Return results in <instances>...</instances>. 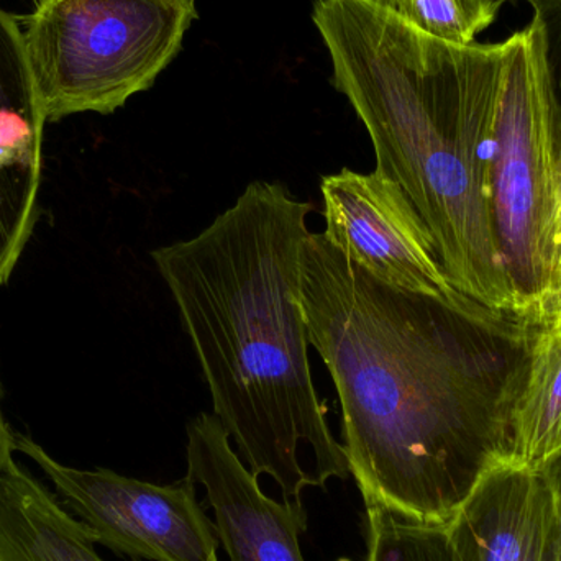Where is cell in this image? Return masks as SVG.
<instances>
[{
	"instance_id": "obj_19",
	"label": "cell",
	"mask_w": 561,
	"mask_h": 561,
	"mask_svg": "<svg viewBox=\"0 0 561 561\" xmlns=\"http://www.w3.org/2000/svg\"><path fill=\"white\" fill-rule=\"evenodd\" d=\"M526 2H527V0H526Z\"/></svg>"
},
{
	"instance_id": "obj_1",
	"label": "cell",
	"mask_w": 561,
	"mask_h": 561,
	"mask_svg": "<svg viewBox=\"0 0 561 561\" xmlns=\"http://www.w3.org/2000/svg\"><path fill=\"white\" fill-rule=\"evenodd\" d=\"M300 307L365 504L448 526L481 478L511 460L536 323L389 286L322 233L304 245Z\"/></svg>"
},
{
	"instance_id": "obj_14",
	"label": "cell",
	"mask_w": 561,
	"mask_h": 561,
	"mask_svg": "<svg viewBox=\"0 0 561 561\" xmlns=\"http://www.w3.org/2000/svg\"><path fill=\"white\" fill-rule=\"evenodd\" d=\"M415 28L454 45H473L516 0H375Z\"/></svg>"
},
{
	"instance_id": "obj_10",
	"label": "cell",
	"mask_w": 561,
	"mask_h": 561,
	"mask_svg": "<svg viewBox=\"0 0 561 561\" xmlns=\"http://www.w3.org/2000/svg\"><path fill=\"white\" fill-rule=\"evenodd\" d=\"M447 530L460 561H561L549 484L511 460L481 478Z\"/></svg>"
},
{
	"instance_id": "obj_11",
	"label": "cell",
	"mask_w": 561,
	"mask_h": 561,
	"mask_svg": "<svg viewBox=\"0 0 561 561\" xmlns=\"http://www.w3.org/2000/svg\"><path fill=\"white\" fill-rule=\"evenodd\" d=\"M91 530L15 460L0 474V561H105Z\"/></svg>"
},
{
	"instance_id": "obj_17",
	"label": "cell",
	"mask_w": 561,
	"mask_h": 561,
	"mask_svg": "<svg viewBox=\"0 0 561 561\" xmlns=\"http://www.w3.org/2000/svg\"><path fill=\"white\" fill-rule=\"evenodd\" d=\"M13 435H15V432L9 427L5 417H3L2 388H0V474L5 470L7 465L13 460V451H15Z\"/></svg>"
},
{
	"instance_id": "obj_18",
	"label": "cell",
	"mask_w": 561,
	"mask_h": 561,
	"mask_svg": "<svg viewBox=\"0 0 561 561\" xmlns=\"http://www.w3.org/2000/svg\"><path fill=\"white\" fill-rule=\"evenodd\" d=\"M556 253H557V273H556V289H553V294L557 290L561 289V201H560V210H559V226H557V237H556ZM550 296V297H552ZM549 302V300H547ZM546 307V306H543Z\"/></svg>"
},
{
	"instance_id": "obj_5",
	"label": "cell",
	"mask_w": 561,
	"mask_h": 561,
	"mask_svg": "<svg viewBox=\"0 0 561 561\" xmlns=\"http://www.w3.org/2000/svg\"><path fill=\"white\" fill-rule=\"evenodd\" d=\"M197 16L196 0H39L23 43L46 122L148 91Z\"/></svg>"
},
{
	"instance_id": "obj_4",
	"label": "cell",
	"mask_w": 561,
	"mask_h": 561,
	"mask_svg": "<svg viewBox=\"0 0 561 561\" xmlns=\"http://www.w3.org/2000/svg\"><path fill=\"white\" fill-rule=\"evenodd\" d=\"M561 201L559 112L533 15L506 38L503 91L491 148V207L517 313L537 323L556 289Z\"/></svg>"
},
{
	"instance_id": "obj_8",
	"label": "cell",
	"mask_w": 561,
	"mask_h": 561,
	"mask_svg": "<svg viewBox=\"0 0 561 561\" xmlns=\"http://www.w3.org/2000/svg\"><path fill=\"white\" fill-rule=\"evenodd\" d=\"M186 458V478L206 491L230 561H306L300 550L306 510L266 496L214 412L187 424Z\"/></svg>"
},
{
	"instance_id": "obj_16",
	"label": "cell",
	"mask_w": 561,
	"mask_h": 561,
	"mask_svg": "<svg viewBox=\"0 0 561 561\" xmlns=\"http://www.w3.org/2000/svg\"><path fill=\"white\" fill-rule=\"evenodd\" d=\"M540 471H542L543 478H546L553 497L561 559V451L559 455H556L552 460L547 461V463L540 468Z\"/></svg>"
},
{
	"instance_id": "obj_13",
	"label": "cell",
	"mask_w": 561,
	"mask_h": 561,
	"mask_svg": "<svg viewBox=\"0 0 561 561\" xmlns=\"http://www.w3.org/2000/svg\"><path fill=\"white\" fill-rule=\"evenodd\" d=\"M365 561H460L447 526L419 523L365 504Z\"/></svg>"
},
{
	"instance_id": "obj_6",
	"label": "cell",
	"mask_w": 561,
	"mask_h": 561,
	"mask_svg": "<svg viewBox=\"0 0 561 561\" xmlns=\"http://www.w3.org/2000/svg\"><path fill=\"white\" fill-rule=\"evenodd\" d=\"M15 451L28 457L98 546L134 561H220L216 527L197 500L196 484H157L105 468L81 470L53 458L23 434Z\"/></svg>"
},
{
	"instance_id": "obj_7",
	"label": "cell",
	"mask_w": 561,
	"mask_h": 561,
	"mask_svg": "<svg viewBox=\"0 0 561 561\" xmlns=\"http://www.w3.org/2000/svg\"><path fill=\"white\" fill-rule=\"evenodd\" d=\"M325 237L373 278L461 307L483 306L448 279L414 204L391 178L343 168L320 181Z\"/></svg>"
},
{
	"instance_id": "obj_12",
	"label": "cell",
	"mask_w": 561,
	"mask_h": 561,
	"mask_svg": "<svg viewBox=\"0 0 561 561\" xmlns=\"http://www.w3.org/2000/svg\"><path fill=\"white\" fill-rule=\"evenodd\" d=\"M561 451V327L537 325L513 421L511 461L540 470Z\"/></svg>"
},
{
	"instance_id": "obj_3",
	"label": "cell",
	"mask_w": 561,
	"mask_h": 561,
	"mask_svg": "<svg viewBox=\"0 0 561 561\" xmlns=\"http://www.w3.org/2000/svg\"><path fill=\"white\" fill-rule=\"evenodd\" d=\"M332 82L368 131L376 170L408 194L448 279L517 313L491 207V148L506 39L454 45L375 0H316Z\"/></svg>"
},
{
	"instance_id": "obj_2",
	"label": "cell",
	"mask_w": 561,
	"mask_h": 561,
	"mask_svg": "<svg viewBox=\"0 0 561 561\" xmlns=\"http://www.w3.org/2000/svg\"><path fill=\"white\" fill-rule=\"evenodd\" d=\"M312 203L253 181L196 237L151 252L193 343L214 414L256 477L304 507L348 461L312 379L300 307Z\"/></svg>"
},
{
	"instance_id": "obj_9",
	"label": "cell",
	"mask_w": 561,
	"mask_h": 561,
	"mask_svg": "<svg viewBox=\"0 0 561 561\" xmlns=\"http://www.w3.org/2000/svg\"><path fill=\"white\" fill-rule=\"evenodd\" d=\"M46 118L15 16L0 9V286L38 220Z\"/></svg>"
},
{
	"instance_id": "obj_15",
	"label": "cell",
	"mask_w": 561,
	"mask_h": 561,
	"mask_svg": "<svg viewBox=\"0 0 561 561\" xmlns=\"http://www.w3.org/2000/svg\"><path fill=\"white\" fill-rule=\"evenodd\" d=\"M533 7V15L539 20L543 35V56L547 72L552 84L559 112L561 140V0H527Z\"/></svg>"
}]
</instances>
